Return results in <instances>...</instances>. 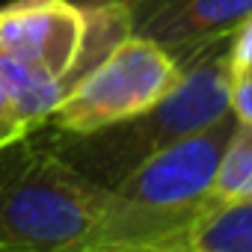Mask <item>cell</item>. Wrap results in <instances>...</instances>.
Masks as SVG:
<instances>
[{
  "label": "cell",
  "instance_id": "10",
  "mask_svg": "<svg viewBox=\"0 0 252 252\" xmlns=\"http://www.w3.org/2000/svg\"><path fill=\"white\" fill-rule=\"evenodd\" d=\"M228 110L237 122L252 125V68L249 71H237L231 74V86H228Z\"/></svg>",
  "mask_w": 252,
  "mask_h": 252
},
{
  "label": "cell",
  "instance_id": "9",
  "mask_svg": "<svg viewBox=\"0 0 252 252\" xmlns=\"http://www.w3.org/2000/svg\"><path fill=\"white\" fill-rule=\"evenodd\" d=\"M217 205L252 199V125L234 122L211 190Z\"/></svg>",
  "mask_w": 252,
  "mask_h": 252
},
{
  "label": "cell",
  "instance_id": "7",
  "mask_svg": "<svg viewBox=\"0 0 252 252\" xmlns=\"http://www.w3.org/2000/svg\"><path fill=\"white\" fill-rule=\"evenodd\" d=\"M0 86L12 98L18 116L27 122V128L36 131L45 125V119L54 113V107L63 101L65 89L48 77L45 71L27 65L24 60L0 51Z\"/></svg>",
  "mask_w": 252,
  "mask_h": 252
},
{
  "label": "cell",
  "instance_id": "3",
  "mask_svg": "<svg viewBox=\"0 0 252 252\" xmlns=\"http://www.w3.org/2000/svg\"><path fill=\"white\" fill-rule=\"evenodd\" d=\"M110 187L30 131L0 146V252H68L98 240Z\"/></svg>",
  "mask_w": 252,
  "mask_h": 252
},
{
  "label": "cell",
  "instance_id": "4",
  "mask_svg": "<svg viewBox=\"0 0 252 252\" xmlns=\"http://www.w3.org/2000/svg\"><path fill=\"white\" fill-rule=\"evenodd\" d=\"M128 36V3L12 0L0 6V51L45 71L65 92Z\"/></svg>",
  "mask_w": 252,
  "mask_h": 252
},
{
  "label": "cell",
  "instance_id": "13",
  "mask_svg": "<svg viewBox=\"0 0 252 252\" xmlns=\"http://www.w3.org/2000/svg\"><path fill=\"white\" fill-rule=\"evenodd\" d=\"M68 252H187V246H175V243H166V246H152V243H86V246H77V249H68Z\"/></svg>",
  "mask_w": 252,
  "mask_h": 252
},
{
  "label": "cell",
  "instance_id": "2",
  "mask_svg": "<svg viewBox=\"0 0 252 252\" xmlns=\"http://www.w3.org/2000/svg\"><path fill=\"white\" fill-rule=\"evenodd\" d=\"M234 122L228 110L214 125L169 143L116 181L95 243L187 246L193 225L217 205L211 190Z\"/></svg>",
  "mask_w": 252,
  "mask_h": 252
},
{
  "label": "cell",
  "instance_id": "1",
  "mask_svg": "<svg viewBox=\"0 0 252 252\" xmlns=\"http://www.w3.org/2000/svg\"><path fill=\"white\" fill-rule=\"evenodd\" d=\"M228 39L231 33L178 60V83L158 104L134 119H125L92 134H51L42 128L36 131L86 178L98 181L101 187H113L155 152L208 128L228 113Z\"/></svg>",
  "mask_w": 252,
  "mask_h": 252
},
{
  "label": "cell",
  "instance_id": "14",
  "mask_svg": "<svg viewBox=\"0 0 252 252\" xmlns=\"http://www.w3.org/2000/svg\"><path fill=\"white\" fill-rule=\"evenodd\" d=\"M77 3H131V0H77Z\"/></svg>",
  "mask_w": 252,
  "mask_h": 252
},
{
  "label": "cell",
  "instance_id": "11",
  "mask_svg": "<svg viewBox=\"0 0 252 252\" xmlns=\"http://www.w3.org/2000/svg\"><path fill=\"white\" fill-rule=\"evenodd\" d=\"M228 65H231V74L252 68V15L231 30V39H228Z\"/></svg>",
  "mask_w": 252,
  "mask_h": 252
},
{
  "label": "cell",
  "instance_id": "5",
  "mask_svg": "<svg viewBox=\"0 0 252 252\" xmlns=\"http://www.w3.org/2000/svg\"><path fill=\"white\" fill-rule=\"evenodd\" d=\"M178 77L181 65L169 51L131 33L63 95L42 131L92 134L134 119L158 104Z\"/></svg>",
  "mask_w": 252,
  "mask_h": 252
},
{
  "label": "cell",
  "instance_id": "8",
  "mask_svg": "<svg viewBox=\"0 0 252 252\" xmlns=\"http://www.w3.org/2000/svg\"><path fill=\"white\" fill-rule=\"evenodd\" d=\"M187 252H252V199L214 205L193 225Z\"/></svg>",
  "mask_w": 252,
  "mask_h": 252
},
{
  "label": "cell",
  "instance_id": "6",
  "mask_svg": "<svg viewBox=\"0 0 252 252\" xmlns=\"http://www.w3.org/2000/svg\"><path fill=\"white\" fill-rule=\"evenodd\" d=\"M128 12L134 36L184 60L243 24L252 15V0H131Z\"/></svg>",
  "mask_w": 252,
  "mask_h": 252
},
{
  "label": "cell",
  "instance_id": "12",
  "mask_svg": "<svg viewBox=\"0 0 252 252\" xmlns=\"http://www.w3.org/2000/svg\"><path fill=\"white\" fill-rule=\"evenodd\" d=\"M24 134H30L27 122L18 116V110H15V104H12V98L6 95V89H3V86H0V146H6V143L18 140V137H24Z\"/></svg>",
  "mask_w": 252,
  "mask_h": 252
}]
</instances>
